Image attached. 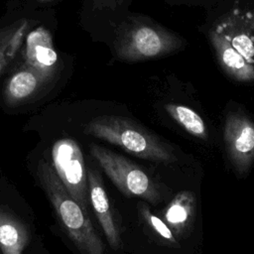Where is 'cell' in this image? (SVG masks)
I'll return each instance as SVG.
<instances>
[{"label": "cell", "instance_id": "6da1fadb", "mask_svg": "<svg viewBox=\"0 0 254 254\" xmlns=\"http://www.w3.org/2000/svg\"><path fill=\"white\" fill-rule=\"evenodd\" d=\"M209 36L222 70L237 81H253L254 11L231 10L212 28Z\"/></svg>", "mask_w": 254, "mask_h": 254}, {"label": "cell", "instance_id": "7a4b0ae2", "mask_svg": "<svg viewBox=\"0 0 254 254\" xmlns=\"http://www.w3.org/2000/svg\"><path fill=\"white\" fill-rule=\"evenodd\" d=\"M37 176L60 222L80 254H107L87 212L68 193L49 162L39 161Z\"/></svg>", "mask_w": 254, "mask_h": 254}, {"label": "cell", "instance_id": "3957f363", "mask_svg": "<svg viewBox=\"0 0 254 254\" xmlns=\"http://www.w3.org/2000/svg\"><path fill=\"white\" fill-rule=\"evenodd\" d=\"M83 132L144 160L163 164L177 161L173 149L167 143L138 122L126 117H95L83 126Z\"/></svg>", "mask_w": 254, "mask_h": 254}, {"label": "cell", "instance_id": "277c9868", "mask_svg": "<svg viewBox=\"0 0 254 254\" xmlns=\"http://www.w3.org/2000/svg\"><path fill=\"white\" fill-rule=\"evenodd\" d=\"M89 150L100 168L124 195L140 197L153 204L160 201L161 193L157 183L138 165L97 144H90Z\"/></svg>", "mask_w": 254, "mask_h": 254}, {"label": "cell", "instance_id": "5b68a950", "mask_svg": "<svg viewBox=\"0 0 254 254\" xmlns=\"http://www.w3.org/2000/svg\"><path fill=\"white\" fill-rule=\"evenodd\" d=\"M182 41L155 24H136L118 40L117 55L125 61H141L165 56L179 49Z\"/></svg>", "mask_w": 254, "mask_h": 254}, {"label": "cell", "instance_id": "8992f818", "mask_svg": "<svg viewBox=\"0 0 254 254\" xmlns=\"http://www.w3.org/2000/svg\"><path fill=\"white\" fill-rule=\"evenodd\" d=\"M50 164L68 193L87 212V169L79 145L70 138L59 139L51 149Z\"/></svg>", "mask_w": 254, "mask_h": 254}, {"label": "cell", "instance_id": "52a82bcc", "mask_svg": "<svg viewBox=\"0 0 254 254\" xmlns=\"http://www.w3.org/2000/svg\"><path fill=\"white\" fill-rule=\"evenodd\" d=\"M223 139L233 168L241 176L247 174L254 162V122L242 112L229 113Z\"/></svg>", "mask_w": 254, "mask_h": 254}, {"label": "cell", "instance_id": "ba28073f", "mask_svg": "<svg viewBox=\"0 0 254 254\" xmlns=\"http://www.w3.org/2000/svg\"><path fill=\"white\" fill-rule=\"evenodd\" d=\"M24 56L25 66L39 74L45 83L56 74L58 55L46 29L38 28L28 35Z\"/></svg>", "mask_w": 254, "mask_h": 254}, {"label": "cell", "instance_id": "9c48e42d", "mask_svg": "<svg viewBox=\"0 0 254 254\" xmlns=\"http://www.w3.org/2000/svg\"><path fill=\"white\" fill-rule=\"evenodd\" d=\"M87 184L89 202L93 208L96 218L104 232L108 244L112 249L117 250L121 245L119 228L112 212L101 176L93 168L87 169Z\"/></svg>", "mask_w": 254, "mask_h": 254}, {"label": "cell", "instance_id": "30bf717a", "mask_svg": "<svg viewBox=\"0 0 254 254\" xmlns=\"http://www.w3.org/2000/svg\"><path fill=\"white\" fill-rule=\"evenodd\" d=\"M27 225L9 208L0 206V251L2 254H22L29 243Z\"/></svg>", "mask_w": 254, "mask_h": 254}, {"label": "cell", "instance_id": "8fae6325", "mask_svg": "<svg viewBox=\"0 0 254 254\" xmlns=\"http://www.w3.org/2000/svg\"><path fill=\"white\" fill-rule=\"evenodd\" d=\"M195 215V196L193 192L183 190L176 194L165 209L167 225L178 236L184 237L192 225Z\"/></svg>", "mask_w": 254, "mask_h": 254}, {"label": "cell", "instance_id": "7c38bea8", "mask_svg": "<svg viewBox=\"0 0 254 254\" xmlns=\"http://www.w3.org/2000/svg\"><path fill=\"white\" fill-rule=\"evenodd\" d=\"M44 83L39 74L24 65L9 78L5 86V98L12 104L23 102L33 96Z\"/></svg>", "mask_w": 254, "mask_h": 254}, {"label": "cell", "instance_id": "4fadbf2b", "mask_svg": "<svg viewBox=\"0 0 254 254\" xmlns=\"http://www.w3.org/2000/svg\"><path fill=\"white\" fill-rule=\"evenodd\" d=\"M28 30L26 20L0 31V73L15 58Z\"/></svg>", "mask_w": 254, "mask_h": 254}, {"label": "cell", "instance_id": "5bb4252c", "mask_svg": "<svg viewBox=\"0 0 254 254\" xmlns=\"http://www.w3.org/2000/svg\"><path fill=\"white\" fill-rule=\"evenodd\" d=\"M165 110L188 133L202 140L207 139L205 123L194 110L185 105L173 103L166 104Z\"/></svg>", "mask_w": 254, "mask_h": 254}, {"label": "cell", "instance_id": "9a60e30c", "mask_svg": "<svg viewBox=\"0 0 254 254\" xmlns=\"http://www.w3.org/2000/svg\"><path fill=\"white\" fill-rule=\"evenodd\" d=\"M138 208H139V212H140L142 219L147 223V225H149V227L154 232H156L162 239L167 240L169 242V244L175 245L177 247L179 246V243H178L173 231L167 225L166 222H164L161 218H159L158 216L153 214L145 203H140L138 205Z\"/></svg>", "mask_w": 254, "mask_h": 254}, {"label": "cell", "instance_id": "2e32d148", "mask_svg": "<svg viewBox=\"0 0 254 254\" xmlns=\"http://www.w3.org/2000/svg\"><path fill=\"white\" fill-rule=\"evenodd\" d=\"M41 1H49V0H41Z\"/></svg>", "mask_w": 254, "mask_h": 254}, {"label": "cell", "instance_id": "e0dca14e", "mask_svg": "<svg viewBox=\"0 0 254 254\" xmlns=\"http://www.w3.org/2000/svg\"><path fill=\"white\" fill-rule=\"evenodd\" d=\"M0 252H1V251H0ZM1 254H2V253H1Z\"/></svg>", "mask_w": 254, "mask_h": 254}]
</instances>
